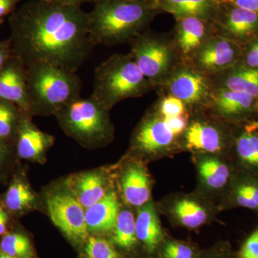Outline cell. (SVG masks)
<instances>
[{
  "label": "cell",
  "mask_w": 258,
  "mask_h": 258,
  "mask_svg": "<svg viewBox=\"0 0 258 258\" xmlns=\"http://www.w3.org/2000/svg\"><path fill=\"white\" fill-rule=\"evenodd\" d=\"M67 185L85 210L100 201L112 188L106 173L97 169L73 176Z\"/></svg>",
  "instance_id": "cell-19"
},
{
  "label": "cell",
  "mask_w": 258,
  "mask_h": 258,
  "mask_svg": "<svg viewBox=\"0 0 258 258\" xmlns=\"http://www.w3.org/2000/svg\"><path fill=\"white\" fill-rule=\"evenodd\" d=\"M32 115L23 111L19 124L15 147L19 159L30 161L45 160V154L53 145L55 138L37 128Z\"/></svg>",
  "instance_id": "cell-16"
},
{
  "label": "cell",
  "mask_w": 258,
  "mask_h": 258,
  "mask_svg": "<svg viewBox=\"0 0 258 258\" xmlns=\"http://www.w3.org/2000/svg\"><path fill=\"white\" fill-rule=\"evenodd\" d=\"M240 62L246 67L258 69V37L244 47Z\"/></svg>",
  "instance_id": "cell-36"
},
{
  "label": "cell",
  "mask_w": 258,
  "mask_h": 258,
  "mask_svg": "<svg viewBox=\"0 0 258 258\" xmlns=\"http://www.w3.org/2000/svg\"><path fill=\"white\" fill-rule=\"evenodd\" d=\"M15 157L18 155L14 144L0 139V181L6 179Z\"/></svg>",
  "instance_id": "cell-34"
},
{
  "label": "cell",
  "mask_w": 258,
  "mask_h": 258,
  "mask_svg": "<svg viewBox=\"0 0 258 258\" xmlns=\"http://www.w3.org/2000/svg\"><path fill=\"white\" fill-rule=\"evenodd\" d=\"M220 4V0H158L155 8L175 19L196 18L213 21Z\"/></svg>",
  "instance_id": "cell-25"
},
{
  "label": "cell",
  "mask_w": 258,
  "mask_h": 258,
  "mask_svg": "<svg viewBox=\"0 0 258 258\" xmlns=\"http://www.w3.org/2000/svg\"><path fill=\"white\" fill-rule=\"evenodd\" d=\"M153 88L130 53L115 54L95 70L91 96L110 111L118 102L144 96Z\"/></svg>",
  "instance_id": "cell-4"
},
{
  "label": "cell",
  "mask_w": 258,
  "mask_h": 258,
  "mask_svg": "<svg viewBox=\"0 0 258 258\" xmlns=\"http://www.w3.org/2000/svg\"><path fill=\"white\" fill-rule=\"evenodd\" d=\"M215 34L221 35L241 46L258 37V13L232 5L220 4L214 19Z\"/></svg>",
  "instance_id": "cell-12"
},
{
  "label": "cell",
  "mask_w": 258,
  "mask_h": 258,
  "mask_svg": "<svg viewBox=\"0 0 258 258\" xmlns=\"http://www.w3.org/2000/svg\"><path fill=\"white\" fill-rule=\"evenodd\" d=\"M13 54L12 42L10 38L0 40V71Z\"/></svg>",
  "instance_id": "cell-41"
},
{
  "label": "cell",
  "mask_w": 258,
  "mask_h": 258,
  "mask_svg": "<svg viewBox=\"0 0 258 258\" xmlns=\"http://www.w3.org/2000/svg\"><path fill=\"white\" fill-rule=\"evenodd\" d=\"M254 114H258V99L256 100L254 107Z\"/></svg>",
  "instance_id": "cell-47"
},
{
  "label": "cell",
  "mask_w": 258,
  "mask_h": 258,
  "mask_svg": "<svg viewBox=\"0 0 258 258\" xmlns=\"http://www.w3.org/2000/svg\"><path fill=\"white\" fill-rule=\"evenodd\" d=\"M256 98L247 93L215 87L209 108L222 119L239 122L254 114Z\"/></svg>",
  "instance_id": "cell-18"
},
{
  "label": "cell",
  "mask_w": 258,
  "mask_h": 258,
  "mask_svg": "<svg viewBox=\"0 0 258 258\" xmlns=\"http://www.w3.org/2000/svg\"><path fill=\"white\" fill-rule=\"evenodd\" d=\"M130 1L135 2V3H141V4L150 5L155 8L158 0H130Z\"/></svg>",
  "instance_id": "cell-44"
},
{
  "label": "cell",
  "mask_w": 258,
  "mask_h": 258,
  "mask_svg": "<svg viewBox=\"0 0 258 258\" xmlns=\"http://www.w3.org/2000/svg\"><path fill=\"white\" fill-rule=\"evenodd\" d=\"M0 249L15 258H35V252L28 236L19 230L2 236Z\"/></svg>",
  "instance_id": "cell-30"
},
{
  "label": "cell",
  "mask_w": 258,
  "mask_h": 258,
  "mask_svg": "<svg viewBox=\"0 0 258 258\" xmlns=\"http://www.w3.org/2000/svg\"><path fill=\"white\" fill-rule=\"evenodd\" d=\"M31 115H56L81 98L82 81L76 73L45 63L27 68Z\"/></svg>",
  "instance_id": "cell-3"
},
{
  "label": "cell",
  "mask_w": 258,
  "mask_h": 258,
  "mask_svg": "<svg viewBox=\"0 0 258 258\" xmlns=\"http://www.w3.org/2000/svg\"><path fill=\"white\" fill-rule=\"evenodd\" d=\"M44 1L52 4L81 7L83 3H95L96 0H44Z\"/></svg>",
  "instance_id": "cell-43"
},
{
  "label": "cell",
  "mask_w": 258,
  "mask_h": 258,
  "mask_svg": "<svg viewBox=\"0 0 258 258\" xmlns=\"http://www.w3.org/2000/svg\"><path fill=\"white\" fill-rule=\"evenodd\" d=\"M178 137L155 110L149 111L134 131L132 148L149 157L164 155L177 144Z\"/></svg>",
  "instance_id": "cell-9"
},
{
  "label": "cell",
  "mask_w": 258,
  "mask_h": 258,
  "mask_svg": "<svg viewBox=\"0 0 258 258\" xmlns=\"http://www.w3.org/2000/svg\"><path fill=\"white\" fill-rule=\"evenodd\" d=\"M161 12L130 0H96L89 16V35L95 45L130 43L147 30Z\"/></svg>",
  "instance_id": "cell-2"
},
{
  "label": "cell",
  "mask_w": 258,
  "mask_h": 258,
  "mask_svg": "<svg viewBox=\"0 0 258 258\" xmlns=\"http://www.w3.org/2000/svg\"><path fill=\"white\" fill-rule=\"evenodd\" d=\"M0 99L13 102L31 115L27 68L13 54L0 71Z\"/></svg>",
  "instance_id": "cell-15"
},
{
  "label": "cell",
  "mask_w": 258,
  "mask_h": 258,
  "mask_svg": "<svg viewBox=\"0 0 258 258\" xmlns=\"http://www.w3.org/2000/svg\"><path fill=\"white\" fill-rule=\"evenodd\" d=\"M10 214L2 205H0V236L4 235L8 232Z\"/></svg>",
  "instance_id": "cell-42"
},
{
  "label": "cell",
  "mask_w": 258,
  "mask_h": 258,
  "mask_svg": "<svg viewBox=\"0 0 258 258\" xmlns=\"http://www.w3.org/2000/svg\"><path fill=\"white\" fill-rule=\"evenodd\" d=\"M122 196L129 206L139 208L150 201L152 181L147 169L139 162L129 164L120 176Z\"/></svg>",
  "instance_id": "cell-20"
},
{
  "label": "cell",
  "mask_w": 258,
  "mask_h": 258,
  "mask_svg": "<svg viewBox=\"0 0 258 258\" xmlns=\"http://www.w3.org/2000/svg\"><path fill=\"white\" fill-rule=\"evenodd\" d=\"M244 47L221 35H212L194 55L190 64L208 76H216L239 63Z\"/></svg>",
  "instance_id": "cell-10"
},
{
  "label": "cell",
  "mask_w": 258,
  "mask_h": 258,
  "mask_svg": "<svg viewBox=\"0 0 258 258\" xmlns=\"http://www.w3.org/2000/svg\"><path fill=\"white\" fill-rule=\"evenodd\" d=\"M199 179L209 192L226 191L235 173L233 164L217 154H195Z\"/></svg>",
  "instance_id": "cell-17"
},
{
  "label": "cell",
  "mask_w": 258,
  "mask_h": 258,
  "mask_svg": "<svg viewBox=\"0 0 258 258\" xmlns=\"http://www.w3.org/2000/svg\"><path fill=\"white\" fill-rule=\"evenodd\" d=\"M181 137L183 147L195 154L222 155L232 145V135L216 123L203 118L189 120Z\"/></svg>",
  "instance_id": "cell-13"
},
{
  "label": "cell",
  "mask_w": 258,
  "mask_h": 258,
  "mask_svg": "<svg viewBox=\"0 0 258 258\" xmlns=\"http://www.w3.org/2000/svg\"><path fill=\"white\" fill-rule=\"evenodd\" d=\"M158 250L160 258H197L200 252L189 242L174 239L164 240Z\"/></svg>",
  "instance_id": "cell-31"
},
{
  "label": "cell",
  "mask_w": 258,
  "mask_h": 258,
  "mask_svg": "<svg viewBox=\"0 0 258 258\" xmlns=\"http://www.w3.org/2000/svg\"><path fill=\"white\" fill-rule=\"evenodd\" d=\"M163 211L171 222L189 230H197L211 221L215 210L205 198L191 194H179L162 203Z\"/></svg>",
  "instance_id": "cell-11"
},
{
  "label": "cell",
  "mask_w": 258,
  "mask_h": 258,
  "mask_svg": "<svg viewBox=\"0 0 258 258\" xmlns=\"http://www.w3.org/2000/svg\"><path fill=\"white\" fill-rule=\"evenodd\" d=\"M164 121L168 126L171 128L173 133L178 138L181 137L184 133L185 129L189 123V115L186 114L176 115V116L163 117Z\"/></svg>",
  "instance_id": "cell-38"
},
{
  "label": "cell",
  "mask_w": 258,
  "mask_h": 258,
  "mask_svg": "<svg viewBox=\"0 0 258 258\" xmlns=\"http://www.w3.org/2000/svg\"><path fill=\"white\" fill-rule=\"evenodd\" d=\"M86 258H122L112 242L98 237H88L85 246Z\"/></svg>",
  "instance_id": "cell-32"
},
{
  "label": "cell",
  "mask_w": 258,
  "mask_h": 258,
  "mask_svg": "<svg viewBox=\"0 0 258 258\" xmlns=\"http://www.w3.org/2000/svg\"><path fill=\"white\" fill-rule=\"evenodd\" d=\"M197 258H235V254L230 244L222 242L208 250L200 252Z\"/></svg>",
  "instance_id": "cell-37"
},
{
  "label": "cell",
  "mask_w": 258,
  "mask_h": 258,
  "mask_svg": "<svg viewBox=\"0 0 258 258\" xmlns=\"http://www.w3.org/2000/svg\"><path fill=\"white\" fill-rule=\"evenodd\" d=\"M231 149L233 151L235 170L258 176V133L248 124L232 134Z\"/></svg>",
  "instance_id": "cell-21"
},
{
  "label": "cell",
  "mask_w": 258,
  "mask_h": 258,
  "mask_svg": "<svg viewBox=\"0 0 258 258\" xmlns=\"http://www.w3.org/2000/svg\"><path fill=\"white\" fill-rule=\"evenodd\" d=\"M225 192V207L258 212V176L235 170Z\"/></svg>",
  "instance_id": "cell-24"
},
{
  "label": "cell",
  "mask_w": 258,
  "mask_h": 258,
  "mask_svg": "<svg viewBox=\"0 0 258 258\" xmlns=\"http://www.w3.org/2000/svg\"><path fill=\"white\" fill-rule=\"evenodd\" d=\"M247 124H248L250 128L254 129L258 133V120H252V121L247 123Z\"/></svg>",
  "instance_id": "cell-45"
},
{
  "label": "cell",
  "mask_w": 258,
  "mask_h": 258,
  "mask_svg": "<svg viewBox=\"0 0 258 258\" xmlns=\"http://www.w3.org/2000/svg\"><path fill=\"white\" fill-rule=\"evenodd\" d=\"M220 3L258 13V0H220Z\"/></svg>",
  "instance_id": "cell-40"
},
{
  "label": "cell",
  "mask_w": 258,
  "mask_h": 258,
  "mask_svg": "<svg viewBox=\"0 0 258 258\" xmlns=\"http://www.w3.org/2000/svg\"><path fill=\"white\" fill-rule=\"evenodd\" d=\"M51 220L70 240L82 244L88 237L85 209L69 189H59L47 198Z\"/></svg>",
  "instance_id": "cell-8"
},
{
  "label": "cell",
  "mask_w": 258,
  "mask_h": 258,
  "mask_svg": "<svg viewBox=\"0 0 258 258\" xmlns=\"http://www.w3.org/2000/svg\"><path fill=\"white\" fill-rule=\"evenodd\" d=\"M111 232L112 244L125 250L134 248L139 241L136 232L134 214L128 210L119 211L114 228Z\"/></svg>",
  "instance_id": "cell-28"
},
{
  "label": "cell",
  "mask_w": 258,
  "mask_h": 258,
  "mask_svg": "<svg viewBox=\"0 0 258 258\" xmlns=\"http://www.w3.org/2000/svg\"><path fill=\"white\" fill-rule=\"evenodd\" d=\"M8 21L13 54L26 68L45 63L76 73L96 47L90 37L88 13L81 7L30 0Z\"/></svg>",
  "instance_id": "cell-1"
},
{
  "label": "cell",
  "mask_w": 258,
  "mask_h": 258,
  "mask_svg": "<svg viewBox=\"0 0 258 258\" xmlns=\"http://www.w3.org/2000/svg\"><path fill=\"white\" fill-rule=\"evenodd\" d=\"M55 115L64 132L86 147H100L113 138L109 110L91 96L74 100Z\"/></svg>",
  "instance_id": "cell-5"
},
{
  "label": "cell",
  "mask_w": 258,
  "mask_h": 258,
  "mask_svg": "<svg viewBox=\"0 0 258 258\" xmlns=\"http://www.w3.org/2000/svg\"><path fill=\"white\" fill-rule=\"evenodd\" d=\"M22 0H0V25H3L5 18H9L18 8Z\"/></svg>",
  "instance_id": "cell-39"
},
{
  "label": "cell",
  "mask_w": 258,
  "mask_h": 258,
  "mask_svg": "<svg viewBox=\"0 0 258 258\" xmlns=\"http://www.w3.org/2000/svg\"><path fill=\"white\" fill-rule=\"evenodd\" d=\"M168 95L179 98L187 111L209 108L215 86L211 76L181 62L163 85Z\"/></svg>",
  "instance_id": "cell-7"
},
{
  "label": "cell",
  "mask_w": 258,
  "mask_h": 258,
  "mask_svg": "<svg viewBox=\"0 0 258 258\" xmlns=\"http://www.w3.org/2000/svg\"><path fill=\"white\" fill-rule=\"evenodd\" d=\"M135 225L137 238L143 244L148 253L152 254L157 252L165 239L152 202L149 201L139 208Z\"/></svg>",
  "instance_id": "cell-26"
},
{
  "label": "cell",
  "mask_w": 258,
  "mask_h": 258,
  "mask_svg": "<svg viewBox=\"0 0 258 258\" xmlns=\"http://www.w3.org/2000/svg\"><path fill=\"white\" fill-rule=\"evenodd\" d=\"M154 110L162 117L176 116L188 113L184 103L179 98L170 95L161 98L156 105Z\"/></svg>",
  "instance_id": "cell-33"
},
{
  "label": "cell",
  "mask_w": 258,
  "mask_h": 258,
  "mask_svg": "<svg viewBox=\"0 0 258 258\" xmlns=\"http://www.w3.org/2000/svg\"><path fill=\"white\" fill-rule=\"evenodd\" d=\"M213 79L215 87H222L247 93L258 99V69L246 67L241 62L235 64Z\"/></svg>",
  "instance_id": "cell-27"
},
{
  "label": "cell",
  "mask_w": 258,
  "mask_h": 258,
  "mask_svg": "<svg viewBox=\"0 0 258 258\" xmlns=\"http://www.w3.org/2000/svg\"><path fill=\"white\" fill-rule=\"evenodd\" d=\"M119 211L116 193L111 188L100 201L85 210L88 233L111 232L114 228Z\"/></svg>",
  "instance_id": "cell-22"
},
{
  "label": "cell",
  "mask_w": 258,
  "mask_h": 258,
  "mask_svg": "<svg viewBox=\"0 0 258 258\" xmlns=\"http://www.w3.org/2000/svg\"><path fill=\"white\" fill-rule=\"evenodd\" d=\"M0 205H1V204H0Z\"/></svg>",
  "instance_id": "cell-48"
},
{
  "label": "cell",
  "mask_w": 258,
  "mask_h": 258,
  "mask_svg": "<svg viewBox=\"0 0 258 258\" xmlns=\"http://www.w3.org/2000/svg\"><path fill=\"white\" fill-rule=\"evenodd\" d=\"M0 258H15L11 257V256L8 255V254L5 253L3 251L0 249Z\"/></svg>",
  "instance_id": "cell-46"
},
{
  "label": "cell",
  "mask_w": 258,
  "mask_h": 258,
  "mask_svg": "<svg viewBox=\"0 0 258 258\" xmlns=\"http://www.w3.org/2000/svg\"><path fill=\"white\" fill-rule=\"evenodd\" d=\"M37 196L24 174L17 170L12 176L9 186L0 204L10 215L20 216L36 207Z\"/></svg>",
  "instance_id": "cell-23"
},
{
  "label": "cell",
  "mask_w": 258,
  "mask_h": 258,
  "mask_svg": "<svg viewBox=\"0 0 258 258\" xmlns=\"http://www.w3.org/2000/svg\"><path fill=\"white\" fill-rule=\"evenodd\" d=\"M235 258H258V227L245 239Z\"/></svg>",
  "instance_id": "cell-35"
},
{
  "label": "cell",
  "mask_w": 258,
  "mask_h": 258,
  "mask_svg": "<svg viewBox=\"0 0 258 258\" xmlns=\"http://www.w3.org/2000/svg\"><path fill=\"white\" fill-rule=\"evenodd\" d=\"M23 111L13 102L0 99V139L15 145Z\"/></svg>",
  "instance_id": "cell-29"
},
{
  "label": "cell",
  "mask_w": 258,
  "mask_h": 258,
  "mask_svg": "<svg viewBox=\"0 0 258 258\" xmlns=\"http://www.w3.org/2000/svg\"><path fill=\"white\" fill-rule=\"evenodd\" d=\"M173 31V44L183 62L189 63L199 49L215 30L213 22L196 18H176Z\"/></svg>",
  "instance_id": "cell-14"
},
{
  "label": "cell",
  "mask_w": 258,
  "mask_h": 258,
  "mask_svg": "<svg viewBox=\"0 0 258 258\" xmlns=\"http://www.w3.org/2000/svg\"><path fill=\"white\" fill-rule=\"evenodd\" d=\"M129 44V53L154 88L162 86L181 62L171 39L147 29Z\"/></svg>",
  "instance_id": "cell-6"
}]
</instances>
